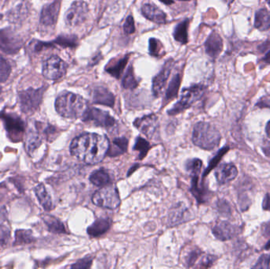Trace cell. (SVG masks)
Listing matches in <instances>:
<instances>
[{"mask_svg": "<svg viewBox=\"0 0 270 269\" xmlns=\"http://www.w3.org/2000/svg\"><path fill=\"white\" fill-rule=\"evenodd\" d=\"M191 219V213L186 206L178 204L169 212L168 223L169 225L176 226L188 221Z\"/></svg>", "mask_w": 270, "mask_h": 269, "instance_id": "cell-19", "label": "cell"}, {"mask_svg": "<svg viewBox=\"0 0 270 269\" xmlns=\"http://www.w3.org/2000/svg\"><path fill=\"white\" fill-rule=\"evenodd\" d=\"M173 59L169 58L168 61L165 62L161 71L153 78L152 90H153V94L155 97H159L163 93L167 81L170 76L171 71H172V67H173Z\"/></svg>", "mask_w": 270, "mask_h": 269, "instance_id": "cell-13", "label": "cell"}, {"mask_svg": "<svg viewBox=\"0 0 270 269\" xmlns=\"http://www.w3.org/2000/svg\"><path fill=\"white\" fill-rule=\"evenodd\" d=\"M142 13L146 19L153 21L156 24L163 25L167 23L166 14L153 4H144L142 7Z\"/></svg>", "mask_w": 270, "mask_h": 269, "instance_id": "cell-18", "label": "cell"}, {"mask_svg": "<svg viewBox=\"0 0 270 269\" xmlns=\"http://www.w3.org/2000/svg\"><path fill=\"white\" fill-rule=\"evenodd\" d=\"M128 146V140L126 137H118L113 141L112 145H109L107 154L110 157H117L126 153Z\"/></svg>", "mask_w": 270, "mask_h": 269, "instance_id": "cell-27", "label": "cell"}, {"mask_svg": "<svg viewBox=\"0 0 270 269\" xmlns=\"http://www.w3.org/2000/svg\"><path fill=\"white\" fill-rule=\"evenodd\" d=\"M214 258L213 256H205L202 259V261H201L200 265L199 267H209L212 266V264H213Z\"/></svg>", "mask_w": 270, "mask_h": 269, "instance_id": "cell-45", "label": "cell"}, {"mask_svg": "<svg viewBox=\"0 0 270 269\" xmlns=\"http://www.w3.org/2000/svg\"><path fill=\"white\" fill-rule=\"evenodd\" d=\"M92 262H93V260L91 257H86V258L78 260L75 264H73L71 267L73 268H90L91 267Z\"/></svg>", "mask_w": 270, "mask_h": 269, "instance_id": "cell-43", "label": "cell"}, {"mask_svg": "<svg viewBox=\"0 0 270 269\" xmlns=\"http://www.w3.org/2000/svg\"><path fill=\"white\" fill-rule=\"evenodd\" d=\"M239 232V228L227 221H220L212 227L214 236L221 241L231 240Z\"/></svg>", "mask_w": 270, "mask_h": 269, "instance_id": "cell-15", "label": "cell"}, {"mask_svg": "<svg viewBox=\"0 0 270 269\" xmlns=\"http://www.w3.org/2000/svg\"><path fill=\"white\" fill-rule=\"evenodd\" d=\"M150 146L149 143L142 137H138L135 143L134 150L139 152V159H142L147 154Z\"/></svg>", "mask_w": 270, "mask_h": 269, "instance_id": "cell-38", "label": "cell"}, {"mask_svg": "<svg viewBox=\"0 0 270 269\" xmlns=\"http://www.w3.org/2000/svg\"><path fill=\"white\" fill-rule=\"evenodd\" d=\"M56 110L64 118H77L87 110V101L80 95L64 92L57 97Z\"/></svg>", "mask_w": 270, "mask_h": 269, "instance_id": "cell-2", "label": "cell"}, {"mask_svg": "<svg viewBox=\"0 0 270 269\" xmlns=\"http://www.w3.org/2000/svg\"><path fill=\"white\" fill-rule=\"evenodd\" d=\"M223 1L225 3V4H228V6H229L230 4H232V3L234 2V0H223Z\"/></svg>", "mask_w": 270, "mask_h": 269, "instance_id": "cell-53", "label": "cell"}, {"mask_svg": "<svg viewBox=\"0 0 270 269\" xmlns=\"http://www.w3.org/2000/svg\"><path fill=\"white\" fill-rule=\"evenodd\" d=\"M10 236L11 233L9 229L5 226L0 225V246L7 244L10 240Z\"/></svg>", "mask_w": 270, "mask_h": 269, "instance_id": "cell-42", "label": "cell"}, {"mask_svg": "<svg viewBox=\"0 0 270 269\" xmlns=\"http://www.w3.org/2000/svg\"><path fill=\"white\" fill-rule=\"evenodd\" d=\"M202 166V163L200 160L194 159V160H190L189 162L186 164V169H187V171H190L191 174H194V175H198L200 173Z\"/></svg>", "mask_w": 270, "mask_h": 269, "instance_id": "cell-39", "label": "cell"}, {"mask_svg": "<svg viewBox=\"0 0 270 269\" xmlns=\"http://www.w3.org/2000/svg\"><path fill=\"white\" fill-rule=\"evenodd\" d=\"M36 196L38 199L39 202L44 207L45 211H51L53 208L52 201H51V196L48 194V192L46 190L44 184L41 183L34 189Z\"/></svg>", "mask_w": 270, "mask_h": 269, "instance_id": "cell-22", "label": "cell"}, {"mask_svg": "<svg viewBox=\"0 0 270 269\" xmlns=\"http://www.w3.org/2000/svg\"><path fill=\"white\" fill-rule=\"evenodd\" d=\"M189 25L190 20L185 19L176 25L174 29L173 37L177 42L182 44H187Z\"/></svg>", "mask_w": 270, "mask_h": 269, "instance_id": "cell-26", "label": "cell"}, {"mask_svg": "<svg viewBox=\"0 0 270 269\" xmlns=\"http://www.w3.org/2000/svg\"><path fill=\"white\" fill-rule=\"evenodd\" d=\"M67 65L64 61L57 55H52L47 58L43 66V75L47 79H60L67 74Z\"/></svg>", "mask_w": 270, "mask_h": 269, "instance_id": "cell-9", "label": "cell"}, {"mask_svg": "<svg viewBox=\"0 0 270 269\" xmlns=\"http://www.w3.org/2000/svg\"><path fill=\"white\" fill-rule=\"evenodd\" d=\"M82 118L86 123H91L104 128H111L114 127L116 124L115 118L111 116L109 112L95 107L87 108Z\"/></svg>", "mask_w": 270, "mask_h": 269, "instance_id": "cell-11", "label": "cell"}, {"mask_svg": "<svg viewBox=\"0 0 270 269\" xmlns=\"http://www.w3.org/2000/svg\"><path fill=\"white\" fill-rule=\"evenodd\" d=\"M109 145L110 143L106 136L88 133L73 140L70 153L86 164H97L107 155Z\"/></svg>", "mask_w": 270, "mask_h": 269, "instance_id": "cell-1", "label": "cell"}, {"mask_svg": "<svg viewBox=\"0 0 270 269\" xmlns=\"http://www.w3.org/2000/svg\"><path fill=\"white\" fill-rule=\"evenodd\" d=\"M110 227V220L107 219H99L89 227L87 232L92 237H99L107 232Z\"/></svg>", "mask_w": 270, "mask_h": 269, "instance_id": "cell-24", "label": "cell"}, {"mask_svg": "<svg viewBox=\"0 0 270 269\" xmlns=\"http://www.w3.org/2000/svg\"><path fill=\"white\" fill-rule=\"evenodd\" d=\"M130 55H123L120 58H114L111 60L105 67V71L114 78L120 79L124 71L126 64L128 63Z\"/></svg>", "mask_w": 270, "mask_h": 269, "instance_id": "cell-21", "label": "cell"}, {"mask_svg": "<svg viewBox=\"0 0 270 269\" xmlns=\"http://www.w3.org/2000/svg\"><path fill=\"white\" fill-rule=\"evenodd\" d=\"M93 202L99 207L116 210L120 204V194L116 187L105 186L93 194Z\"/></svg>", "mask_w": 270, "mask_h": 269, "instance_id": "cell-7", "label": "cell"}, {"mask_svg": "<svg viewBox=\"0 0 270 269\" xmlns=\"http://www.w3.org/2000/svg\"><path fill=\"white\" fill-rule=\"evenodd\" d=\"M265 132H266L268 137H270V121L267 124L266 127H265Z\"/></svg>", "mask_w": 270, "mask_h": 269, "instance_id": "cell-52", "label": "cell"}, {"mask_svg": "<svg viewBox=\"0 0 270 269\" xmlns=\"http://www.w3.org/2000/svg\"><path fill=\"white\" fill-rule=\"evenodd\" d=\"M88 4L83 1H75L65 14V22L70 27H76L85 22L88 16Z\"/></svg>", "mask_w": 270, "mask_h": 269, "instance_id": "cell-10", "label": "cell"}, {"mask_svg": "<svg viewBox=\"0 0 270 269\" xmlns=\"http://www.w3.org/2000/svg\"><path fill=\"white\" fill-rule=\"evenodd\" d=\"M138 85H139V81H138L134 72H133V67L130 66L127 69L126 74L123 76L122 86L126 89H134V88H137Z\"/></svg>", "mask_w": 270, "mask_h": 269, "instance_id": "cell-32", "label": "cell"}, {"mask_svg": "<svg viewBox=\"0 0 270 269\" xmlns=\"http://www.w3.org/2000/svg\"><path fill=\"white\" fill-rule=\"evenodd\" d=\"M11 72V66L2 55H0V83L5 82L9 78Z\"/></svg>", "mask_w": 270, "mask_h": 269, "instance_id": "cell-36", "label": "cell"}, {"mask_svg": "<svg viewBox=\"0 0 270 269\" xmlns=\"http://www.w3.org/2000/svg\"><path fill=\"white\" fill-rule=\"evenodd\" d=\"M263 60L264 62L266 63V64H270V51L265 55Z\"/></svg>", "mask_w": 270, "mask_h": 269, "instance_id": "cell-51", "label": "cell"}, {"mask_svg": "<svg viewBox=\"0 0 270 269\" xmlns=\"http://www.w3.org/2000/svg\"><path fill=\"white\" fill-rule=\"evenodd\" d=\"M22 47V40L11 28L0 30V49L4 52L12 55L18 52Z\"/></svg>", "mask_w": 270, "mask_h": 269, "instance_id": "cell-8", "label": "cell"}, {"mask_svg": "<svg viewBox=\"0 0 270 269\" xmlns=\"http://www.w3.org/2000/svg\"><path fill=\"white\" fill-rule=\"evenodd\" d=\"M192 191L198 202L203 203L206 201L208 196L207 190L203 185L199 183L198 175H194Z\"/></svg>", "mask_w": 270, "mask_h": 269, "instance_id": "cell-31", "label": "cell"}, {"mask_svg": "<svg viewBox=\"0 0 270 269\" xmlns=\"http://www.w3.org/2000/svg\"><path fill=\"white\" fill-rule=\"evenodd\" d=\"M54 43L63 48H74L78 45V38L74 35L60 36Z\"/></svg>", "mask_w": 270, "mask_h": 269, "instance_id": "cell-34", "label": "cell"}, {"mask_svg": "<svg viewBox=\"0 0 270 269\" xmlns=\"http://www.w3.org/2000/svg\"><path fill=\"white\" fill-rule=\"evenodd\" d=\"M90 182L93 185L98 187H104L109 185L111 182L110 175L103 169L92 173L90 177Z\"/></svg>", "mask_w": 270, "mask_h": 269, "instance_id": "cell-29", "label": "cell"}, {"mask_svg": "<svg viewBox=\"0 0 270 269\" xmlns=\"http://www.w3.org/2000/svg\"><path fill=\"white\" fill-rule=\"evenodd\" d=\"M149 44V55L156 58H160L165 55V48L160 41L156 38H150Z\"/></svg>", "mask_w": 270, "mask_h": 269, "instance_id": "cell-33", "label": "cell"}, {"mask_svg": "<svg viewBox=\"0 0 270 269\" xmlns=\"http://www.w3.org/2000/svg\"><path fill=\"white\" fill-rule=\"evenodd\" d=\"M221 139L219 130L209 123L201 122L194 127L192 140L195 145L202 150H214L219 145Z\"/></svg>", "mask_w": 270, "mask_h": 269, "instance_id": "cell-3", "label": "cell"}, {"mask_svg": "<svg viewBox=\"0 0 270 269\" xmlns=\"http://www.w3.org/2000/svg\"><path fill=\"white\" fill-rule=\"evenodd\" d=\"M92 100L94 104H102L113 107L115 104V96L107 88L97 86L93 90Z\"/></svg>", "mask_w": 270, "mask_h": 269, "instance_id": "cell-20", "label": "cell"}, {"mask_svg": "<svg viewBox=\"0 0 270 269\" xmlns=\"http://www.w3.org/2000/svg\"><path fill=\"white\" fill-rule=\"evenodd\" d=\"M267 4H268V6L270 7V0H266Z\"/></svg>", "mask_w": 270, "mask_h": 269, "instance_id": "cell-54", "label": "cell"}, {"mask_svg": "<svg viewBox=\"0 0 270 269\" xmlns=\"http://www.w3.org/2000/svg\"><path fill=\"white\" fill-rule=\"evenodd\" d=\"M228 147H225V148H223L222 150H220V151L218 152L216 157H214V158L211 160L210 164H209V167H208L207 170H206V171H205V174H204V175H206V174H207L212 168H214V167H216L217 164H218V162H219L220 160H221V159L222 158V157L225 155V153L228 152Z\"/></svg>", "mask_w": 270, "mask_h": 269, "instance_id": "cell-40", "label": "cell"}, {"mask_svg": "<svg viewBox=\"0 0 270 269\" xmlns=\"http://www.w3.org/2000/svg\"><path fill=\"white\" fill-rule=\"evenodd\" d=\"M45 87L39 88H30L18 94V102L21 111L25 114H33L38 109L42 102Z\"/></svg>", "mask_w": 270, "mask_h": 269, "instance_id": "cell-4", "label": "cell"}, {"mask_svg": "<svg viewBox=\"0 0 270 269\" xmlns=\"http://www.w3.org/2000/svg\"><path fill=\"white\" fill-rule=\"evenodd\" d=\"M205 87L202 84H195L189 88H184L181 94L180 100L169 111L171 115L182 112L195 104L205 94Z\"/></svg>", "mask_w": 270, "mask_h": 269, "instance_id": "cell-5", "label": "cell"}, {"mask_svg": "<svg viewBox=\"0 0 270 269\" xmlns=\"http://www.w3.org/2000/svg\"><path fill=\"white\" fill-rule=\"evenodd\" d=\"M134 127L149 138H153L159 128L157 117L152 114L138 118L134 121Z\"/></svg>", "mask_w": 270, "mask_h": 269, "instance_id": "cell-14", "label": "cell"}, {"mask_svg": "<svg viewBox=\"0 0 270 269\" xmlns=\"http://www.w3.org/2000/svg\"><path fill=\"white\" fill-rule=\"evenodd\" d=\"M270 264V255L264 254L260 257L257 264L254 266L255 268H268Z\"/></svg>", "mask_w": 270, "mask_h": 269, "instance_id": "cell-44", "label": "cell"}, {"mask_svg": "<svg viewBox=\"0 0 270 269\" xmlns=\"http://www.w3.org/2000/svg\"><path fill=\"white\" fill-rule=\"evenodd\" d=\"M257 106L260 107H268L270 108V97H263L257 104Z\"/></svg>", "mask_w": 270, "mask_h": 269, "instance_id": "cell-47", "label": "cell"}, {"mask_svg": "<svg viewBox=\"0 0 270 269\" xmlns=\"http://www.w3.org/2000/svg\"><path fill=\"white\" fill-rule=\"evenodd\" d=\"M223 40L217 32L211 33L205 42V52L210 58H218L223 50Z\"/></svg>", "mask_w": 270, "mask_h": 269, "instance_id": "cell-16", "label": "cell"}, {"mask_svg": "<svg viewBox=\"0 0 270 269\" xmlns=\"http://www.w3.org/2000/svg\"><path fill=\"white\" fill-rule=\"evenodd\" d=\"M238 175V170L232 164H224L217 168L215 176L218 183L224 185L235 180Z\"/></svg>", "mask_w": 270, "mask_h": 269, "instance_id": "cell-17", "label": "cell"}, {"mask_svg": "<svg viewBox=\"0 0 270 269\" xmlns=\"http://www.w3.org/2000/svg\"><path fill=\"white\" fill-rule=\"evenodd\" d=\"M262 231H263L264 235L270 237V222L263 224V226H262Z\"/></svg>", "mask_w": 270, "mask_h": 269, "instance_id": "cell-49", "label": "cell"}, {"mask_svg": "<svg viewBox=\"0 0 270 269\" xmlns=\"http://www.w3.org/2000/svg\"><path fill=\"white\" fill-rule=\"evenodd\" d=\"M255 27L260 31L270 28V13L265 8L258 10L255 14Z\"/></svg>", "mask_w": 270, "mask_h": 269, "instance_id": "cell-25", "label": "cell"}, {"mask_svg": "<svg viewBox=\"0 0 270 269\" xmlns=\"http://www.w3.org/2000/svg\"><path fill=\"white\" fill-rule=\"evenodd\" d=\"M1 93H2V87L0 86V95H1Z\"/></svg>", "mask_w": 270, "mask_h": 269, "instance_id": "cell-55", "label": "cell"}, {"mask_svg": "<svg viewBox=\"0 0 270 269\" xmlns=\"http://www.w3.org/2000/svg\"><path fill=\"white\" fill-rule=\"evenodd\" d=\"M218 207H219L220 211L222 213H225V214L231 213V207H230L229 204L226 201H220Z\"/></svg>", "mask_w": 270, "mask_h": 269, "instance_id": "cell-46", "label": "cell"}, {"mask_svg": "<svg viewBox=\"0 0 270 269\" xmlns=\"http://www.w3.org/2000/svg\"><path fill=\"white\" fill-rule=\"evenodd\" d=\"M42 142L41 137L39 130H30L25 137V148L28 153L32 154L37 148L40 147Z\"/></svg>", "mask_w": 270, "mask_h": 269, "instance_id": "cell-23", "label": "cell"}, {"mask_svg": "<svg viewBox=\"0 0 270 269\" xmlns=\"http://www.w3.org/2000/svg\"><path fill=\"white\" fill-rule=\"evenodd\" d=\"M0 119L4 122L7 137L11 141L18 142L22 140L25 130V122L16 114L4 112L0 113Z\"/></svg>", "mask_w": 270, "mask_h": 269, "instance_id": "cell-6", "label": "cell"}, {"mask_svg": "<svg viewBox=\"0 0 270 269\" xmlns=\"http://www.w3.org/2000/svg\"><path fill=\"white\" fill-rule=\"evenodd\" d=\"M43 220L51 232L57 233V234L67 233V230L63 223L56 217L50 216V215H44L43 216Z\"/></svg>", "mask_w": 270, "mask_h": 269, "instance_id": "cell-28", "label": "cell"}, {"mask_svg": "<svg viewBox=\"0 0 270 269\" xmlns=\"http://www.w3.org/2000/svg\"><path fill=\"white\" fill-rule=\"evenodd\" d=\"M61 0H56L43 7L40 18V25L44 29L48 30L55 28L58 21Z\"/></svg>", "mask_w": 270, "mask_h": 269, "instance_id": "cell-12", "label": "cell"}, {"mask_svg": "<svg viewBox=\"0 0 270 269\" xmlns=\"http://www.w3.org/2000/svg\"><path fill=\"white\" fill-rule=\"evenodd\" d=\"M160 1L165 5H172L175 2V0H160ZM179 1H189V0H179Z\"/></svg>", "mask_w": 270, "mask_h": 269, "instance_id": "cell-50", "label": "cell"}, {"mask_svg": "<svg viewBox=\"0 0 270 269\" xmlns=\"http://www.w3.org/2000/svg\"><path fill=\"white\" fill-rule=\"evenodd\" d=\"M123 31L126 35H130L135 33L134 21L131 15L126 18V21L123 25Z\"/></svg>", "mask_w": 270, "mask_h": 269, "instance_id": "cell-41", "label": "cell"}, {"mask_svg": "<svg viewBox=\"0 0 270 269\" xmlns=\"http://www.w3.org/2000/svg\"><path fill=\"white\" fill-rule=\"evenodd\" d=\"M182 76L179 73L174 76L171 82L169 83V87L167 89L166 95H165V102H169L171 100L177 97L179 93V86H180Z\"/></svg>", "mask_w": 270, "mask_h": 269, "instance_id": "cell-30", "label": "cell"}, {"mask_svg": "<svg viewBox=\"0 0 270 269\" xmlns=\"http://www.w3.org/2000/svg\"><path fill=\"white\" fill-rule=\"evenodd\" d=\"M264 210L270 211V194H267L264 198L263 204H262Z\"/></svg>", "mask_w": 270, "mask_h": 269, "instance_id": "cell-48", "label": "cell"}, {"mask_svg": "<svg viewBox=\"0 0 270 269\" xmlns=\"http://www.w3.org/2000/svg\"><path fill=\"white\" fill-rule=\"evenodd\" d=\"M200 254V250L198 249L186 250L184 256L185 265H186V267H192L196 262Z\"/></svg>", "mask_w": 270, "mask_h": 269, "instance_id": "cell-37", "label": "cell"}, {"mask_svg": "<svg viewBox=\"0 0 270 269\" xmlns=\"http://www.w3.org/2000/svg\"><path fill=\"white\" fill-rule=\"evenodd\" d=\"M34 241L30 230H19L15 233V245L29 244Z\"/></svg>", "mask_w": 270, "mask_h": 269, "instance_id": "cell-35", "label": "cell"}]
</instances>
